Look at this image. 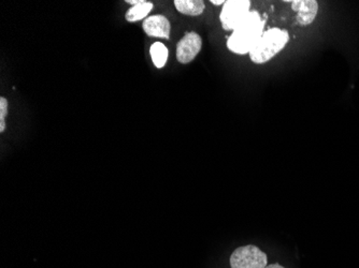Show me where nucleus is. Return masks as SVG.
I'll list each match as a JSON object with an SVG mask.
<instances>
[{
  "mask_svg": "<svg viewBox=\"0 0 359 268\" xmlns=\"http://www.w3.org/2000/svg\"><path fill=\"white\" fill-rule=\"evenodd\" d=\"M266 253L254 245L243 246L230 255L231 268H266Z\"/></svg>",
  "mask_w": 359,
  "mask_h": 268,
  "instance_id": "7ed1b4c3",
  "label": "nucleus"
},
{
  "mask_svg": "<svg viewBox=\"0 0 359 268\" xmlns=\"http://www.w3.org/2000/svg\"><path fill=\"white\" fill-rule=\"evenodd\" d=\"M266 268H285L281 266L280 264H271V265L267 266Z\"/></svg>",
  "mask_w": 359,
  "mask_h": 268,
  "instance_id": "4468645a",
  "label": "nucleus"
},
{
  "mask_svg": "<svg viewBox=\"0 0 359 268\" xmlns=\"http://www.w3.org/2000/svg\"><path fill=\"white\" fill-rule=\"evenodd\" d=\"M225 3H226V1H224V0H211V3L215 6H224Z\"/></svg>",
  "mask_w": 359,
  "mask_h": 268,
  "instance_id": "f8f14e48",
  "label": "nucleus"
},
{
  "mask_svg": "<svg viewBox=\"0 0 359 268\" xmlns=\"http://www.w3.org/2000/svg\"><path fill=\"white\" fill-rule=\"evenodd\" d=\"M203 47V40L198 33L191 31L186 33L177 45V59L181 63L194 61Z\"/></svg>",
  "mask_w": 359,
  "mask_h": 268,
  "instance_id": "39448f33",
  "label": "nucleus"
},
{
  "mask_svg": "<svg viewBox=\"0 0 359 268\" xmlns=\"http://www.w3.org/2000/svg\"><path fill=\"white\" fill-rule=\"evenodd\" d=\"M143 29L149 37L163 38V39H169L170 37V22L163 15L147 17L143 22Z\"/></svg>",
  "mask_w": 359,
  "mask_h": 268,
  "instance_id": "423d86ee",
  "label": "nucleus"
},
{
  "mask_svg": "<svg viewBox=\"0 0 359 268\" xmlns=\"http://www.w3.org/2000/svg\"><path fill=\"white\" fill-rule=\"evenodd\" d=\"M250 0H228L223 6L219 15L225 31H235L239 24L250 13Z\"/></svg>",
  "mask_w": 359,
  "mask_h": 268,
  "instance_id": "20e7f679",
  "label": "nucleus"
},
{
  "mask_svg": "<svg viewBox=\"0 0 359 268\" xmlns=\"http://www.w3.org/2000/svg\"><path fill=\"white\" fill-rule=\"evenodd\" d=\"M292 8L297 12V22L301 26H308L314 22L318 12V3L315 0H293Z\"/></svg>",
  "mask_w": 359,
  "mask_h": 268,
  "instance_id": "0eeeda50",
  "label": "nucleus"
},
{
  "mask_svg": "<svg viewBox=\"0 0 359 268\" xmlns=\"http://www.w3.org/2000/svg\"><path fill=\"white\" fill-rule=\"evenodd\" d=\"M152 9H153V3L142 0L140 3L133 6V7L127 11L126 19L129 22L140 21V19H145V17L149 15Z\"/></svg>",
  "mask_w": 359,
  "mask_h": 268,
  "instance_id": "1a4fd4ad",
  "label": "nucleus"
},
{
  "mask_svg": "<svg viewBox=\"0 0 359 268\" xmlns=\"http://www.w3.org/2000/svg\"><path fill=\"white\" fill-rule=\"evenodd\" d=\"M175 9L185 15L197 17L200 15L205 9V5L201 0H175Z\"/></svg>",
  "mask_w": 359,
  "mask_h": 268,
  "instance_id": "6e6552de",
  "label": "nucleus"
},
{
  "mask_svg": "<svg viewBox=\"0 0 359 268\" xmlns=\"http://www.w3.org/2000/svg\"><path fill=\"white\" fill-rule=\"evenodd\" d=\"M266 21L261 19L257 11H250L247 17L239 24L227 40V47L239 55L250 54L257 41L265 31Z\"/></svg>",
  "mask_w": 359,
  "mask_h": 268,
  "instance_id": "f257e3e1",
  "label": "nucleus"
},
{
  "mask_svg": "<svg viewBox=\"0 0 359 268\" xmlns=\"http://www.w3.org/2000/svg\"><path fill=\"white\" fill-rule=\"evenodd\" d=\"M8 114V101L7 99L1 97L0 98V131L3 132L6 129L5 118Z\"/></svg>",
  "mask_w": 359,
  "mask_h": 268,
  "instance_id": "9b49d317",
  "label": "nucleus"
},
{
  "mask_svg": "<svg viewBox=\"0 0 359 268\" xmlns=\"http://www.w3.org/2000/svg\"><path fill=\"white\" fill-rule=\"evenodd\" d=\"M288 41V31L284 29H271L264 31L261 39L257 41L256 45L249 54L251 61L258 65L267 63L277 54L280 53Z\"/></svg>",
  "mask_w": 359,
  "mask_h": 268,
  "instance_id": "f03ea898",
  "label": "nucleus"
},
{
  "mask_svg": "<svg viewBox=\"0 0 359 268\" xmlns=\"http://www.w3.org/2000/svg\"><path fill=\"white\" fill-rule=\"evenodd\" d=\"M149 53L155 67L159 69L163 68L168 59V49L161 42H155L152 45Z\"/></svg>",
  "mask_w": 359,
  "mask_h": 268,
  "instance_id": "9d476101",
  "label": "nucleus"
},
{
  "mask_svg": "<svg viewBox=\"0 0 359 268\" xmlns=\"http://www.w3.org/2000/svg\"><path fill=\"white\" fill-rule=\"evenodd\" d=\"M142 0H129L127 3H131L133 6L138 5V3H140Z\"/></svg>",
  "mask_w": 359,
  "mask_h": 268,
  "instance_id": "ddd939ff",
  "label": "nucleus"
}]
</instances>
